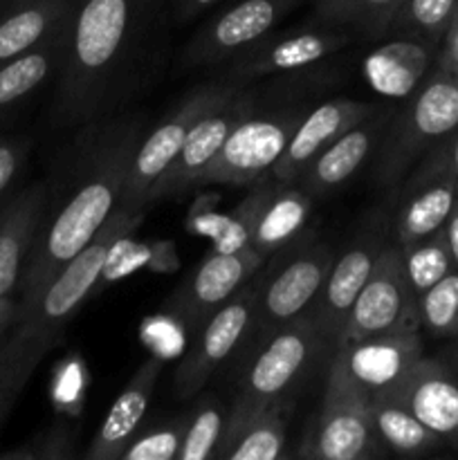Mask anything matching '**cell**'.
I'll return each instance as SVG.
<instances>
[{
  "label": "cell",
  "instance_id": "cell-1",
  "mask_svg": "<svg viewBox=\"0 0 458 460\" xmlns=\"http://www.w3.org/2000/svg\"><path fill=\"white\" fill-rule=\"evenodd\" d=\"M160 0H75L52 117L58 126L106 119L142 75Z\"/></svg>",
  "mask_w": 458,
  "mask_h": 460
},
{
  "label": "cell",
  "instance_id": "cell-2",
  "mask_svg": "<svg viewBox=\"0 0 458 460\" xmlns=\"http://www.w3.org/2000/svg\"><path fill=\"white\" fill-rule=\"evenodd\" d=\"M146 133L144 115L94 121L70 169V196L45 216L18 281V305L34 301L88 247L119 207L130 164Z\"/></svg>",
  "mask_w": 458,
  "mask_h": 460
},
{
  "label": "cell",
  "instance_id": "cell-3",
  "mask_svg": "<svg viewBox=\"0 0 458 460\" xmlns=\"http://www.w3.org/2000/svg\"><path fill=\"white\" fill-rule=\"evenodd\" d=\"M144 214L146 209L137 207H117L88 247L34 301L18 305L0 341V431L39 364L94 290L112 250L142 223Z\"/></svg>",
  "mask_w": 458,
  "mask_h": 460
},
{
  "label": "cell",
  "instance_id": "cell-4",
  "mask_svg": "<svg viewBox=\"0 0 458 460\" xmlns=\"http://www.w3.org/2000/svg\"><path fill=\"white\" fill-rule=\"evenodd\" d=\"M332 350V344L310 314L277 328L272 335L251 346L250 359L238 376L225 431L251 413L274 404L295 402L296 391L310 380L321 359L330 358Z\"/></svg>",
  "mask_w": 458,
  "mask_h": 460
},
{
  "label": "cell",
  "instance_id": "cell-5",
  "mask_svg": "<svg viewBox=\"0 0 458 460\" xmlns=\"http://www.w3.org/2000/svg\"><path fill=\"white\" fill-rule=\"evenodd\" d=\"M458 130V72L436 63L425 84L393 111L375 151V182L398 189L409 171Z\"/></svg>",
  "mask_w": 458,
  "mask_h": 460
},
{
  "label": "cell",
  "instance_id": "cell-6",
  "mask_svg": "<svg viewBox=\"0 0 458 460\" xmlns=\"http://www.w3.org/2000/svg\"><path fill=\"white\" fill-rule=\"evenodd\" d=\"M321 407L296 456L305 460H373L386 456L371 416V395L346 373L335 353L328 359Z\"/></svg>",
  "mask_w": 458,
  "mask_h": 460
},
{
  "label": "cell",
  "instance_id": "cell-7",
  "mask_svg": "<svg viewBox=\"0 0 458 460\" xmlns=\"http://www.w3.org/2000/svg\"><path fill=\"white\" fill-rule=\"evenodd\" d=\"M305 112H308L305 103L269 108L265 112H259L256 106V111L232 130L198 187L207 184L251 187L259 180L269 178Z\"/></svg>",
  "mask_w": 458,
  "mask_h": 460
},
{
  "label": "cell",
  "instance_id": "cell-8",
  "mask_svg": "<svg viewBox=\"0 0 458 460\" xmlns=\"http://www.w3.org/2000/svg\"><path fill=\"white\" fill-rule=\"evenodd\" d=\"M402 331H420V314L418 296L404 272L402 250L395 243L377 256L375 268L355 299L335 346Z\"/></svg>",
  "mask_w": 458,
  "mask_h": 460
},
{
  "label": "cell",
  "instance_id": "cell-9",
  "mask_svg": "<svg viewBox=\"0 0 458 460\" xmlns=\"http://www.w3.org/2000/svg\"><path fill=\"white\" fill-rule=\"evenodd\" d=\"M256 94L241 85V81H232L223 94L216 99L214 106L198 119L189 133L182 151L175 157L173 164L164 171L160 180L151 187L146 196V207L164 198L182 196V193L198 189V182L209 169L211 162L225 146L232 130L256 111Z\"/></svg>",
  "mask_w": 458,
  "mask_h": 460
},
{
  "label": "cell",
  "instance_id": "cell-10",
  "mask_svg": "<svg viewBox=\"0 0 458 460\" xmlns=\"http://www.w3.org/2000/svg\"><path fill=\"white\" fill-rule=\"evenodd\" d=\"M256 296L259 281L251 279L193 332L191 346L173 373L175 398L189 400L200 394L218 368L250 341L256 317Z\"/></svg>",
  "mask_w": 458,
  "mask_h": 460
},
{
  "label": "cell",
  "instance_id": "cell-11",
  "mask_svg": "<svg viewBox=\"0 0 458 460\" xmlns=\"http://www.w3.org/2000/svg\"><path fill=\"white\" fill-rule=\"evenodd\" d=\"M335 256V250L328 243H308L296 247L295 254L287 256L286 263L265 281H259L256 317L250 335L251 346L272 335L277 328L310 313Z\"/></svg>",
  "mask_w": 458,
  "mask_h": 460
},
{
  "label": "cell",
  "instance_id": "cell-12",
  "mask_svg": "<svg viewBox=\"0 0 458 460\" xmlns=\"http://www.w3.org/2000/svg\"><path fill=\"white\" fill-rule=\"evenodd\" d=\"M232 79L225 84H207L193 88L151 133H144L139 142L137 153L130 164L128 178H126L124 193H121L119 205L137 207V209H148L146 196L153 184L164 175V171L173 164L175 157L182 151L189 133L198 124L202 115L216 103V99L227 90Z\"/></svg>",
  "mask_w": 458,
  "mask_h": 460
},
{
  "label": "cell",
  "instance_id": "cell-13",
  "mask_svg": "<svg viewBox=\"0 0 458 460\" xmlns=\"http://www.w3.org/2000/svg\"><path fill=\"white\" fill-rule=\"evenodd\" d=\"M301 0H238L216 13L182 49V67L220 66L268 39Z\"/></svg>",
  "mask_w": 458,
  "mask_h": 460
},
{
  "label": "cell",
  "instance_id": "cell-14",
  "mask_svg": "<svg viewBox=\"0 0 458 460\" xmlns=\"http://www.w3.org/2000/svg\"><path fill=\"white\" fill-rule=\"evenodd\" d=\"M458 202V184L449 160V139L436 144L400 182L395 207V243L407 245L445 227Z\"/></svg>",
  "mask_w": 458,
  "mask_h": 460
},
{
  "label": "cell",
  "instance_id": "cell-15",
  "mask_svg": "<svg viewBox=\"0 0 458 460\" xmlns=\"http://www.w3.org/2000/svg\"><path fill=\"white\" fill-rule=\"evenodd\" d=\"M263 265L265 261L254 250H211L166 299L164 313L187 331L196 332L216 310L223 308L241 288H245Z\"/></svg>",
  "mask_w": 458,
  "mask_h": 460
},
{
  "label": "cell",
  "instance_id": "cell-16",
  "mask_svg": "<svg viewBox=\"0 0 458 460\" xmlns=\"http://www.w3.org/2000/svg\"><path fill=\"white\" fill-rule=\"evenodd\" d=\"M386 227L384 220H373L371 227L362 229L357 236L350 241V245L335 256L328 277L310 308V317L319 326V331L326 335L335 349L339 340L344 323L348 319L350 308L355 299L362 292L364 283L371 277L373 268L377 263V256L386 247Z\"/></svg>",
  "mask_w": 458,
  "mask_h": 460
},
{
  "label": "cell",
  "instance_id": "cell-17",
  "mask_svg": "<svg viewBox=\"0 0 458 460\" xmlns=\"http://www.w3.org/2000/svg\"><path fill=\"white\" fill-rule=\"evenodd\" d=\"M353 40V34L335 27H305L299 31L268 36L247 52L232 58L229 79L247 84L268 75H286V72L304 70L323 61L330 54L339 52Z\"/></svg>",
  "mask_w": 458,
  "mask_h": 460
},
{
  "label": "cell",
  "instance_id": "cell-18",
  "mask_svg": "<svg viewBox=\"0 0 458 460\" xmlns=\"http://www.w3.org/2000/svg\"><path fill=\"white\" fill-rule=\"evenodd\" d=\"M375 111V103L348 97L328 99L314 108H308L304 119L292 133L283 155L274 164L269 178L278 180V182H299L301 175L305 173V169L313 164L319 153L326 151L346 130L353 128L357 121L366 119Z\"/></svg>",
  "mask_w": 458,
  "mask_h": 460
},
{
  "label": "cell",
  "instance_id": "cell-19",
  "mask_svg": "<svg viewBox=\"0 0 458 460\" xmlns=\"http://www.w3.org/2000/svg\"><path fill=\"white\" fill-rule=\"evenodd\" d=\"M389 394L402 400L413 416L443 440L445 447L458 454V376L440 355H422Z\"/></svg>",
  "mask_w": 458,
  "mask_h": 460
},
{
  "label": "cell",
  "instance_id": "cell-20",
  "mask_svg": "<svg viewBox=\"0 0 458 460\" xmlns=\"http://www.w3.org/2000/svg\"><path fill=\"white\" fill-rule=\"evenodd\" d=\"M332 353L344 364L346 373L373 395L393 391L425 355V346L420 331H402L335 346Z\"/></svg>",
  "mask_w": 458,
  "mask_h": 460
},
{
  "label": "cell",
  "instance_id": "cell-21",
  "mask_svg": "<svg viewBox=\"0 0 458 460\" xmlns=\"http://www.w3.org/2000/svg\"><path fill=\"white\" fill-rule=\"evenodd\" d=\"M391 117H393V108L377 106V111L371 112L366 119L357 121L353 128L346 130L326 151L314 157L313 164L301 175V187L313 198H326L339 191L375 155Z\"/></svg>",
  "mask_w": 458,
  "mask_h": 460
},
{
  "label": "cell",
  "instance_id": "cell-22",
  "mask_svg": "<svg viewBox=\"0 0 458 460\" xmlns=\"http://www.w3.org/2000/svg\"><path fill=\"white\" fill-rule=\"evenodd\" d=\"M52 205L48 182L31 184L0 207V296H9L21 281L31 245Z\"/></svg>",
  "mask_w": 458,
  "mask_h": 460
},
{
  "label": "cell",
  "instance_id": "cell-23",
  "mask_svg": "<svg viewBox=\"0 0 458 460\" xmlns=\"http://www.w3.org/2000/svg\"><path fill=\"white\" fill-rule=\"evenodd\" d=\"M162 368H164V362L157 355H151L133 373L128 385L112 402L108 416L103 418L90 447L85 449V460H119L121 452L128 447L135 434L144 427V418H146L151 395L155 391L157 380H160Z\"/></svg>",
  "mask_w": 458,
  "mask_h": 460
},
{
  "label": "cell",
  "instance_id": "cell-24",
  "mask_svg": "<svg viewBox=\"0 0 458 460\" xmlns=\"http://www.w3.org/2000/svg\"><path fill=\"white\" fill-rule=\"evenodd\" d=\"M314 198L299 182L265 180V198L256 220L251 250L268 263L272 256L287 252L299 243Z\"/></svg>",
  "mask_w": 458,
  "mask_h": 460
},
{
  "label": "cell",
  "instance_id": "cell-25",
  "mask_svg": "<svg viewBox=\"0 0 458 460\" xmlns=\"http://www.w3.org/2000/svg\"><path fill=\"white\" fill-rule=\"evenodd\" d=\"M438 61V49L413 39L393 36L371 52L364 61V75L368 84L386 99L404 102L411 97Z\"/></svg>",
  "mask_w": 458,
  "mask_h": 460
},
{
  "label": "cell",
  "instance_id": "cell-26",
  "mask_svg": "<svg viewBox=\"0 0 458 460\" xmlns=\"http://www.w3.org/2000/svg\"><path fill=\"white\" fill-rule=\"evenodd\" d=\"M75 0H18L0 18V66L58 34L70 22Z\"/></svg>",
  "mask_w": 458,
  "mask_h": 460
},
{
  "label": "cell",
  "instance_id": "cell-27",
  "mask_svg": "<svg viewBox=\"0 0 458 460\" xmlns=\"http://www.w3.org/2000/svg\"><path fill=\"white\" fill-rule=\"evenodd\" d=\"M292 404L251 413L223 434L216 460H278L286 456Z\"/></svg>",
  "mask_w": 458,
  "mask_h": 460
},
{
  "label": "cell",
  "instance_id": "cell-28",
  "mask_svg": "<svg viewBox=\"0 0 458 460\" xmlns=\"http://www.w3.org/2000/svg\"><path fill=\"white\" fill-rule=\"evenodd\" d=\"M371 416L386 452H393L398 456L418 458L431 456V454L440 452L445 447L443 440L434 431L427 429L413 416L411 409L402 400L395 398L393 394H389V391L371 395Z\"/></svg>",
  "mask_w": 458,
  "mask_h": 460
},
{
  "label": "cell",
  "instance_id": "cell-29",
  "mask_svg": "<svg viewBox=\"0 0 458 460\" xmlns=\"http://www.w3.org/2000/svg\"><path fill=\"white\" fill-rule=\"evenodd\" d=\"M67 25L36 48L18 54L0 66V111L13 106L27 94L39 90L54 72L61 70L66 58Z\"/></svg>",
  "mask_w": 458,
  "mask_h": 460
},
{
  "label": "cell",
  "instance_id": "cell-30",
  "mask_svg": "<svg viewBox=\"0 0 458 460\" xmlns=\"http://www.w3.org/2000/svg\"><path fill=\"white\" fill-rule=\"evenodd\" d=\"M404 0H317L314 18L319 25L362 34L366 39L389 36Z\"/></svg>",
  "mask_w": 458,
  "mask_h": 460
},
{
  "label": "cell",
  "instance_id": "cell-31",
  "mask_svg": "<svg viewBox=\"0 0 458 460\" xmlns=\"http://www.w3.org/2000/svg\"><path fill=\"white\" fill-rule=\"evenodd\" d=\"M456 16L458 0H404L389 34L420 40L440 49Z\"/></svg>",
  "mask_w": 458,
  "mask_h": 460
},
{
  "label": "cell",
  "instance_id": "cell-32",
  "mask_svg": "<svg viewBox=\"0 0 458 460\" xmlns=\"http://www.w3.org/2000/svg\"><path fill=\"white\" fill-rule=\"evenodd\" d=\"M400 250H402L404 272H407L409 283H411L418 299L456 270L447 245V236H445V227L429 234V236L400 245Z\"/></svg>",
  "mask_w": 458,
  "mask_h": 460
},
{
  "label": "cell",
  "instance_id": "cell-33",
  "mask_svg": "<svg viewBox=\"0 0 458 460\" xmlns=\"http://www.w3.org/2000/svg\"><path fill=\"white\" fill-rule=\"evenodd\" d=\"M229 407H223L216 395H207L198 407L189 413L187 429L180 445L178 460H209L216 458L218 445L225 434Z\"/></svg>",
  "mask_w": 458,
  "mask_h": 460
},
{
  "label": "cell",
  "instance_id": "cell-34",
  "mask_svg": "<svg viewBox=\"0 0 458 460\" xmlns=\"http://www.w3.org/2000/svg\"><path fill=\"white\" fill-rule=\"evenodd\" d=\"M268 180V178H265ZM265 180L251 184V191L233 207L232 214L223 216L214 223L211 238H214L216 252H245L251 250L254 241L256 220H259L260 207L265 198Z\"/></svg>",
  "mask_w": 458,
  "mask_h": 460
},
{
  "label": "cell",
  "instance_id": "cell-35",
  "mask_svg": "<svg viewBox=\"0 0 458 460\" xmlns=\"http://www.w3.org/2000/svg\"><path fill=\"white\" fill-rule=\"evenodd\" d=\"M420 328L436 340L458 341V270L418 299Z\"/></svg>",
  "mask_w": 458,
  "mask_h": 460
},
{
  "label": "cell",
  "instance_id": "cell-36",
  "mask_svg": "<svg viewBox=\"0 0 458 460\" xmlns=\"http://www.w3.org/2000/svg\"><path fill=\"white\" fill-rule=\"evenodd\" d=\"M187 416H178L151 429H139L128 447L121 452L119 460H178L180 445H182Z\"/></svg>",
  "mask_w": 458,
  "mask_h": 460
},
{
  "label": "cell",
  "instance_id": "cell-37",
  "mask_svg": "<svg viewBox=\"0 0 458 460\" xmlns=\"http://www.w3.org/2000/svg\"><path fill=\"white\" fill-rule=\"evenodd\" d=\"M72 456H75V452H72V434L63 425L45 431L31 445L0 454V458L12 460H66Z\"/></svg>",
  "mask_w": 458,
  "mask_h": 460
},
{
  "label": "cell",
  "instance_id": "cell-38",
  "mask_svg": "<svg viewBox=\"0 0 458 460\" xmlns=\"http://www.w3.org/2000/svg\"><path fill=\"white\" fill-rule=\"evenodd\" d=\"M27 148H30V144L22 142V139H0V200H3L4 193L9 191L13 180L21 173L22 164H25Z\"/></svg>",
  "mask_w": 458,
  "mask_h": 460
},
{
  "label": "cell",
  "instance_id": "cell-39",
  "mask_svg": "<svg viewBox=\"0 0 458 460\" xmlns=\"http://www.w3.org/2000/svg\"><path fill=\"white\" fill-rule=\"evenodd\" d=\"M175 12L182 21H189V18H196L198 13L207 12L209 7H214L220 0H173Z\"/></svg>",
  "mask_w": 458,
  "mask_h": 460
},
{
  "label": "cell",
  "instance_id": "cell-40",
  "mask_svg": "<svg viewBox=\"0 0 458 460\" xmlns=\"http://www.w3.org/2000/svg\"><path fill=\"white\" fill-rule=\"evenodd\" d=\"M445 236H447L449 252H452L454 268L458 270V202L456 207H454L452 216L447 218V223H445Z\"/></svg>",
  "mask_w": 458,
  "mask_h": 460
},
{
  "label": "cell",
  "instance_id": "cell-41",
  "mask_svg": "<svg viewBox=\"0 0 458 460\" xmlns=\"http://www.w3.org/2000/svg\"><path fill=\"white\" fill-rule=\"evenodd\" d=\"M16 310H18V299H12L9 296H0V337L7 332V328L12 326L13 317H16Z\"/></svg>",
  "mask_w": 458,
  "mask_h": 460
},
{
  "label": "cell",
  "instance_id": "cell-42",
  "mask_svg": "<svg viewBox=\"0 0 458 460\" xmlns=\"http://www.w3.org/2000/svg\"><path fill=\"white\" fill-rule=\"evenodd\" d=\"M449 160H452V169H454V175H456V184H458V130L449 137Z\"/></svg>",
  "mask_w": 458,
  "mask_h": 460
},
{
  "label": "cell",
  "instance_id": "cell-43",
  "mask_svg": "<svg viewBox=\"0 0 458 460\" xmlns=\"http://www.w3.org/2000/svg\"><path fill=\"white\" fill-rule=\"evenodd\" d=\"M440 358H443L445 362H447L449 367H452L454 371H456V376H458V346H452V349H447L443 355H440Z\"/></svg>",
  "mask_w": 458,
  "mask_h": 460
},
{
  "label": "cell",
  "instance_id": "cell-44",
  "mask_svg": "<svg viewBox=\"0 0 458 460\" xmlns=\"http://www.w3.org/2000/svg\"><path fill=\"white\" fill-rule=\"evenodd\" d=\"M3 337H4V335H3ZM3 337H0V341H3Z\"/></svg>",
  "mask_w": 458,
  "mask_h": 460
}]
</instances>
